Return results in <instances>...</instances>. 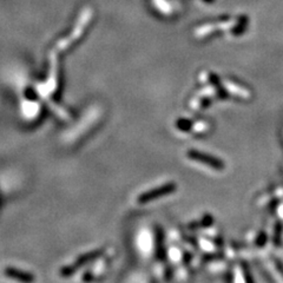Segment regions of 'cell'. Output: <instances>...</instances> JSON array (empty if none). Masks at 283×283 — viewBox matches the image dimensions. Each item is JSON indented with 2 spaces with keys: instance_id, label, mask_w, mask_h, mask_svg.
<instances>
[{
  "instance_id": "obj_4",
  "label": "cell",
  "mask_w": 283,
  "mask_h": 283,
  "mask_svg": "<svg viewBox=\"0 0 283 283\" xmlns=\"http://www.w3.org/2000/svg\"><path fill=\"white\" fill-rule=\"evenodd\" d=\"M5 275L7 277L13 278V280L20 281L22 283H33L34 276L31 273H26V271L16 269V268H6Z\"/></svg>"
},
{
  "instance_id": "obj_3",
  "label": "cell",
  "mask_w": 283,
  "mask_h": 283,
  "mask_svg": "<svg viewBox=\"0 0 283 283\" xmlns=\"http://www.w3.org/2000/svg\"><path fill=\"white\" fill-rule=\"evenodd\" d=\"M188 157L196 160V162L203 163V164H205V166L211 167V168H214V169H217V170H222L224 168V164L222 163L220 159L213 157V156H210V155L202 154V152H200V151H195V150L189 151Z\"/></svg>"
},
{
  "instance_id": "obj_2",
  "label": "cell",
  "mask_w": 283,
  "mask_h": 283,
  "mask_svg": "<svg viewBox=\"0 0 283 283\" xmlns=\"http://www.w3.org/2000/svg\"><path fill=\"white\" fill-rule=\"evenodd\" d=\"M176 189H177V186H176L175 183H167V184L158 186V188H156L154 190L147 191V193L139 195L138 202L139 203H148V202L155 201L159 197L167 196V195L174 193Z\"/></svg>"
},
{
  "instance_id": "obj_1",
  "label": "cell",
  "mask_w": 283,
  "mask_h": 283,
  "mask_svg": "<svg viewBox=\"0 0 283 283\" xmlns=\"http://www.w3.org/2000/svg\"><path fill=\"white\" fill-rule=\"evenodd\" d=\"M102 252H103V249H98V250L87 252V254L80 256V257L77 260V261H76L75 263H72L71 266L63 268V269L60 270V275H62L63 277L71 276V275H74L75 271H77L79 269V268H82L83 266L87 265V263H89V262L93 261L95 258H97L99 255H102Z\"/></svg>"
}]
</instances>
